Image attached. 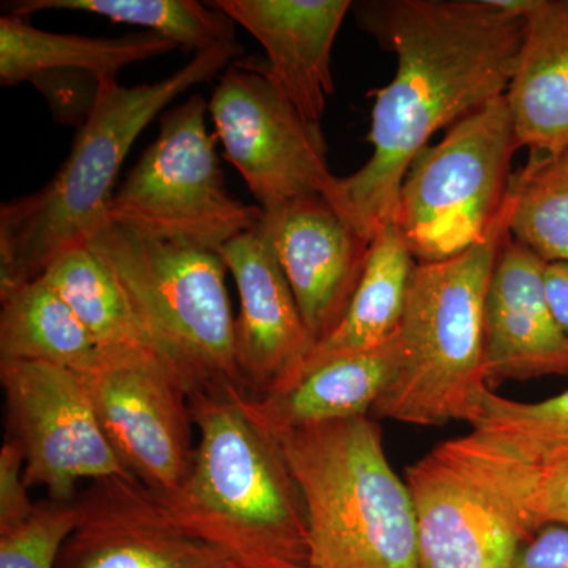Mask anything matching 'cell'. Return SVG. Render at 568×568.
Instances as JSON below:
<instances>
[{
    "mask_svg": "<svg viewBox=\"0 0 568 568\" xmlns=\"http://www.w3.org/2000/svg\"><path fill=\"white\" fill-rule=\"evenodd\" d=\"M3 6L7 14L26 20L44 10L97 14L162 36L194 54L235 41V22L211 3L194 0H22Z\"/></svg>",
    "mask_w": 568,
    "mask_h": 568,
    "instance_id": "cb8c5ba5",
    "label": "cell"
},
{
    "mask_svg": "<svg viewBox=\"0 0 568 568\" xmlns=\"http://www.w3.org/2000/svg\"><path fill=\"white\" fill-rule=\"evenodd\" d=\"M540 469L470 429L406 469L420 568H511L538 530Z\"/></svg>",
    "mask_w": 568,
    "mask_h": 568,
    "instance_id": "52a82bcc",
    "label": "cell"
},
{
    "mask_svg": "<svg viewBox=\"0 0 568 568\" xmlns=\"http://www.w3.org/2000/svg\"><path fill=\"white\" fill-rule=\"evenodd\" d=\"M308 568H312V567H308Z\"/></svg>",
    "mask_w": 568,
    "mask_h": 568,
    "instance_id": "1f68e13d",
    "label": "cell"
},
{
    "mask_svg": "<svg viewBox=\"0 0 568 568\" xmlns=\"http://www.w3.org/2000/svg\"><path fill=\"white\" fill-rule=\"evenodd\" d=\"M216 253L237 286L235 357L246 394H268L293 379L315 342L263 220Z\"/></svg>",
    "mask_w": 568,
    "mask_h": 568,
    "instance_id": "5bb4252c",
    "label": "cell"
},
{
    "mask_svg": "<svg viewBox=\"0 0 568 568\" xmlns=\"http://www.w3.org/2000/svg\"><path fill=\"white\" fill-rule=\"evenodd\" d=\"M514 183L511 239L545 263H568V149L555 159L526 164Z\"/></svg>",
    "mask_w": 568,
    "mask_h": 568,
    "instance_id": "484cf974",
    "label": "cell"
},
{
    "mask_svg": "<svg viewBox=\"0 0 568 568\" xmlns=\"http://www.w3.org/2000/svg\"><path fill=\"white\" fill-rule=\"evenodd\" d=\"M40 276L80 317L100 354L152 349L121 284L88 242L52 257Z\"/></svg>",
    "mask_w": 568,
    "mask_h": 568,
    "instance_id": "603a6c76",
    "label": "cell"
},
{
    "mask_svg": "<svg viewBox=\"0 0 568 568\" xmlns=\"http://www.w3.org/2000/svg\"><path fill=\"white\" fill-rule=\"evenodd\" d=\"M0 384L29 489L43 487L51 500L73 503L82 480L132 477L112 450L80 373L0 358Z\"/></svg>",
    "mask_w": 568,
    "mask_h": 568,
    "instance_id": "8fae6325",
    "label": "cell"
},
{
    "mask_svg": "<svg viewBox=\"0 0 568 568\" xmlns=\"http://www.w3.org/2000/svg\"><path fill=\"white\" fill-rule=\"evenodd\" d=\"M466 422L473 432L538 469L568 463V390L523 403L487 387L474 399Z\"/></svg>",
    "mask_w": 568,
    "mask_h": 568,
    "instance_id": "d4e9b609",
    "label": "cell"
},
{
    "mask_svg": "<svg viewBox=\"0 0 568 568\" xmlns=\"http://www.w3.org/2000/svg\"><path fill=\"white\" fill-rule=\"evenodd\" d=\"M207 112L201 93L164 112L159 136L106 205L111 222L216 252L263 220L260 205H245L227 192Z\"/></svg>",
    "mask_w": 568,
    "mask_h": 568,
    "instance_id": "9c48e42d",
    "label": "cell"
},
{
    "mask_svg": "<svg viewBox=\"0 0 568 568\" xmlns=\"http://www.w3.org/2000/svg\"><path fill=\"white\" fill-rule=\"evenodd\" d=\"M532 514L540 529L551 525L568 528V463L540 469Z\"/></svg>",
    "mask_w": 568,
    "mask_h": 568,
    "instance_id": "f1b7e54d",
    "label": "cell"
},
{
    "mask_svg": "<svg viewBox=\"0 0 568 568\" xmlns=\"http://www.w3.org/2000/svg\"><path fill=\"white\" fill-rule=\"evenodd\" d=\"M174 41L152 32L122 39H91L73 33L41 31L26 18H0V84L18 85L44 74L80 71L91 74L99 89L119 84L130 63L149 61L178 50Z\"/></svg>",
    "mask_w": 568,
    "mask_h": 568,
    "instance_id": "ffe728a7",
    "label": "cell"
},
{
    "mask_svg": "<svg viewBox=\"0 0 568 568\" xmlns=\"http://www.w3.org/2000/svg\"><path fill=\"white\" fill-rule=\"evenodd\" d=\"M398 332L384 345L306 365L283 387L246 395L272 433L366 417L390 386L398 366Z\"/></svg>",
    "mask_w": 568,
    "mask_h": 568,
    "instance_id": "d6986e66",
    "label": "cell"
},
{
    "mask_svg": "<svg viewBox=\"0 0 568 568\" xmlns=\"http://www.w3.org/2000/svg\"><path fill=\"white\" fill-rule=\"evenodd\" d=\"M223 155L264 212L323 196L335 204L339 178L331 173L320 123L306 121L265 74L261 59H235L209 100Z\"/></svg>",
    "mask_w": 568,
    "mask_h": 568,
    "instance_id": "30bf717a",
    "label": "cell"
},
{
    "mask_svg": "<svg viewBox=\"0 0 568 568\" xmlns=\"http://www.w3.org/2000/svg\"><path fill=\"white\" fill-rule=\"evenodd\" d=\"M263 222L316 346L345 315L369 242L323 196L264 212Z\"/></svg>",
    "mask_w": 568,
    "mask_h": 568,
    "instance_id": "9a60e30c",
    "label": "cell"
},
{
    "mask_svg": "<svg viewBox=\"0 0 568 568\" xmlns=\"http://www.w3.org/2000/svg\"><path fill=\"white\" fill-rule=\"evenodd\" d=\"M511 568H568V528L545 526L523 545Z\"/></svg>",
    "mask_w": 568,
    "mask_h": 568,
    "instance_id": "f546056e",
    "label": "cell"
},
{
    "mask_svg": "<svg viewBox=\"0 0 568 568\" xmlns=\"http://www.w3.org/2000/svg\"><path fill=\"white\" fill-rule=\"evenodd\" d=\"M263 44L261 65L298 112L323 119L334 93L332 50L349 0H215L209 2Z\"/></svg>",
    "mask_w": 568,
    "mask_h": 568,
    "instance_id": "e0dca14e",
    "label": "cell"
},
{
    "mask_svg": "<svg viewBox=\"0 0 568 568\" xmlns=\"http://www.w3.org/2000/svg\"><path fill=\"white\" fill-rule=\"evenodd\" d=\"M545 261L508 235L485 305L484 377L495 392L508 381L568 377V335L544 291Z\"/></svg>",
    "mask_w": 568,
    "mask_h": 568,
    "instance_id": "2e32d148",
    "label": "cell"
},
{
    "mask_svg": "<svg viewBox=\"0 0 568 568\" xmlns=\"http://www.w3.org/2000/svg\"><path fill=\"white\" fill-rule=\"evenodd\" d=\"M0 358L47 362L89 375L102 361L80 317L41 276L0 293Z\"/></svg>",
    "mask_w": 568,
    "mask_h": 568,
    "instance_id": "7402d4cb",
    "label": "cell"
},
{
    "mask_svg": "<svg viewBox=\"0 0 568 568\" xmlns=\"http://www.w3.org/2000/svg\"><path fill=\"white\" fill-rule=\"evenodd\" d=\"M104 435L123 467L156 495L175 491L192 470L190 390L153 349L102 355L82 375Z\"/></svg>",
    "mask_w": 568,
    "mask_h": 568,
    "instance_id": "7c38bea8",
    "label": "cell"
},
{
    "mask_svg": "<svg viewBox=\"0 0 568 568\" xmlns=\"http://www.w3.org/2000/svg\"><path fill=\"white\" fill-rule=\"evenodd\" d=\"M355 20L395 52L394 80L375 92L372 156L339 178L334 207L365 241L392 223L399 190L433 134L506 95L525 17L491 0L353 3Z\"/></svg>",
    "mask_w": 568,
    "mask_h": 568,
    "instance_id": "6da1fadb",
    "label": "cell"
},
{
    "mask_svg": "<svg viewBox=\"0 0 568 568\" xmlns=\"http://www.w3.org/2000/svg\"><path fill=\"white\" fill-rule=\"evenodd\" d=\"M36 507L24 481V454L17 440L7 437L0 448V532L20 526Z\"/></svg>",
    "mask_w": 568,
    "mask_h": 568,
    "instance_id": "83f0119b",
    "label": "cell"
},
{
    "mask_svg": "<svg viewBox=\"0 0 568 568\" xmlns=\"http://www.w3.org/2000/svg\"><path fill=\"white\" fill-rule=\"evenodd\" d=\"M272 435L304 500L310 567L420 568L413 499L372 417Z\"/></svg>",
    "mask_w": 568,
    "mask_h": 568,
    "instance_id": "277c9868",
    "label": "cell"
},
{
    "mask_svg": "<svg viewBox=\"0 0 568 568\" xmlns=\"http://www.w3.org/2000/svg\"><path fill=\"white\" fill-rule=\"evenodd\" d=\"M88 244L110 268L152 349L190 395L239 387L235 317L219 253L134 233L103 216Z\"/></svg>",
    "mask_w": 568,
    "mask_h": 568,
    "instance_id": "8992f818",
    "label": "cell"
},
{
    "mask_svg": "<svg viewBox=\"0 0 568 568\" xmlns=\"http://www.w3.org/2000/svg\"><path fill=\"white\" fill-rule=\"evenodd\" d=\"M506 100L528 163L567 151L568 0H534Z\"/></svg>",
    "mask_w": 568,
    "mask_h": 568,
    "instance_id": "ac0fdd59",
    "label": "cell"
},
{
    "mask_svg": "<svg viewBox=\"0 0 568 568\" xmlns=\"http://www.w3.org/2000/svg\"><path fill=\"white\" fill-rule=\"evenodd\" d=\"M417 264L395 223L381 227L369 242L364 272L345 315L334 331L310 351L298 372L335 355L373 349L395 336L405 315Z\"/></svg>",
    "mask_w": 568,
    "mask_h": 568,
    "instance_id": "44dd1931",
    "label": "cell"
},
{
    "mask_svg": "<svg viewBox=\"0 0 568 568\" xmlns=\"http://www.w3.org/2000/svg\"><path fill=\"white\" fill-rule=\"evenodd\" d=\"M77 519L74 500L37 504L24 523L0 532V568H58L59 556Z\"/></svg>",
    "mask_w": 568,
    "mask_h": 568,
    "instance_id": "4316f807",
    "label": "cell"
},
{
    "mask_svg": "<svg viewBox=\"0 0 568 568\" xmlns=\"http://www.w3.org/2000/svg\"><path fill=\"white\" fill-rule=\"evenodd\" d=\"M545 298L556 323L568 335V263L552 261L545 263L544 268Z\"/></svg>",
    "mask_w": 568,
    "mask_h": 568,
    "instance_id": "4dcf8cb0",
    "label": "cell"
},
{
    "mask_svg": "<svg viewBox=\"0 0 568 568\" xmlns=\"http://www.w3.org/2000/svg\"><path fill=\"white\" fill-rule=\"evenodd\" d=\"M518 149L503 95L418 153L392 220L417 263L448 260L487 237L510 197Z\"/></svg>",
    "mask_w": 568,
    "mask_h": 568,
    "instance_id": "ba28073f",
    "label": "cell"
},
{
    "mask_svg": "<svg viewBox=\"0 0 568 568\" xmlns=\"http://www.w3.org/2000/svg\"><path fill=\"white\" fill-rule=\"evenodd\" d=\"M241 52L237 41L220 44L197 52L164 80L99 89L54 179L0 209V293L39 278L52 257L88 242L106 216L112 186L142 130L179 95L219 77Z\"/></svg>",
    "mask_w": 568,
    "mask_h": 568,
    "instance_id": "3957f363",
    "label": "cell"
},
{
    "mask_svg": "<svg viewBox=\"0 0 568 568\" xmlns=\"http://www.w3.org/2000/svg\"><path fill=\"white\" fill-rule=\"evenodd\" d=\"M74 503L77 526L58 568H237L182 529L159 495L133 476L92 481Z\"/></svg>",
    "mask_w": 568,
    "mask_h": 568,
    "instance_id": "4fadbf2b",
    "label": "cell"
},
{
    "mask_svg": "<svg viewBox=\"0 0 568 568\" xmlns=\"http://www.w3.org/2000/svg\"><path fill=\"white\" fill-rule=\"evenodd\" d=\"M246 395L233 386L190 395L200 435L192 470L159 497L182 529L237 568H308L304 500Z\"/></svg>",
    "mask_w": 568,
    "mask_h": 568,
    "instance_id": "7a4b0ae2",
    "label": "cell"
},
{
    "mask_svg": "<svg viewBox=\"0 0 568 568\" xmlns=\"http://www.w3.org/2000/svg\"><path fill=\"white\" fill-rule=\"evenodd\" d=\"M514 204L515 183L484 241L448 260L417 264L398 328V366L372 410L376 418L416 426L466 422L487 388L485 305Z\"/></svg>",
    "mask_w": 568,
    "mask_h": 568,
    "instance_id": "5b68a950",
    "label": "cell"
}]
</instances>
